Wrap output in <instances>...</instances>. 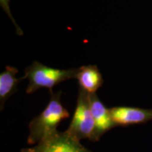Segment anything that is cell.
<instances>
[{
	"label": "cell",
	"mask_w": 152,
	"mask_h": 152,
	"mask_svg": "<svg viewBox=\"0 0 152 152\" xmlns=\"http://www.w3.org/2000/svg\"><path fill=\"white\" fill-rule=\"evenodd\" d=\"M95 131L96 125L91 113L89 94L81 90L68 132L77 138L90 137Z\"/></svg>",
	"instance_id": "cell-3"
},
{
	"label": "cell",
	"mask_w": 152,
	"mask_h": 152,
	"mask_svg": "<svg viewBox=\"0 0 152 152\" xmlns=\"http://www.w3.org/2000/svg\"><path fill=\"white\" fill-rule=\"evenodd\" d=\"M75 79L77 80L82 90L88 94H93L102 86L103 77L95 65L83 66L77 68Z\"/></svg>",
	"instance_id": "cell-6"
},
{
	"label": "cell",
	"mask_w": 152,
	"mask_h": 152,
	"mask_svg": "<svg viewBox=\"0 0 152 152\" xmlns=\"http://www.w3.org/2000/svg\"><path fill=\"white\" fill-rule=\"evenodd\" d=\"M71 133H58L44 139L37 146L26 149V152H89Z\"/></svg>",
	"instance_id": "cell-4"
},
{
	"label": "cell",
	"mask_w": 152,
	"mask_h": 152,
	"mask_svg": "<svg viewBox=\"0 0 152 152\" xmlns=\"http://www.w3.org/2000/svg\"><path fill=\"white\" fill-rule=\"evenodd\" d=\"M61 93L52 94L44 111L30 123V139L43 140L56 132V128L63 120L69 117L68 110L62 105Z\"/></svg>",
	"instance_id": "cell-2"
},
{
	"label": "cell",
	"mask_w": 152,
	"mask_h": 152,
	"mask_svg": "<svg viewBox=\"0 0 152 152\" xmlns=\"http://www.w3.org/2000/svg\"><path fill=\"white\" fill-rule=\"evenodd\" d=\"M0 6H1V9H3V11H4L6 14H7V16H9V18L11 19V20L12 21L13 24L14 25V27H15V29H16L17 35L20 36L23 35V31L21 28H20V26H18V25L16 23L14 16H13L12 14H11V9H10V0H0Z\"/></svg>",
	"instance_id": "cell-9"
},
{
	"label": "cell",
	"mask_w": 152,
	"mask_h": 152,
	"mask_svg": "<svg viewBox=\"0 0 152 152\" xmlns=\"http://www.w3.org/2000/svg\"><path fill=\"white\" fill-rule=\"evenodd\" d=\"M114 124L128 125L140 124L152 120V110L140 108L117 106L110 109Z\"/></svg>",
	"instance_id": "cell-5"
},
{
	"label": "cell",
	"mask_w": 152,
	"mask_h": 152,
	"mask_svg": "<svg viewBox=\"0 0 152 152\" xmlns=\"http://www.w3.org/2000/svg\"><path fill=\"white\" fill-rule=\"evenodd\" d=\"M89 102L91 113L96 125V132H104L115 125L112 119L110 109H108L104 105L95 94H89Z\"/></svg>",
	"instance_id": "cell-7"
},
{
	"label": "cell",
	"mask_w": 152,
	"mask_h": 152,
	"mask_svg": "<svg viewBox=\"0 0 152 152\" xmlns=\"http://www.w3.org/2000/svg\"><path fill=\"white\" fill-rule=\"evenodd\" d=\"M76 72L77 68L57 69L34 61L25 69V75L21 78L28 80L29 83L26 92L32 94L41 88L52 91V88L62 82L75 78Z\"/></svg>",
	"instance_id": "cell-1"
},
{
	"label": "cell",
	"mask_w": 152,
	"mask_h": 152,
	"mask_svg": "<svg viewBox=\"0 0 152 152\" xmlns=\"http://www.w3.org/2000/svg\"><path fill=\"white\" fill-rule=\"evenodd\" d=\"M18 69L13 66H7L5 70L0 74V99L1 105L10 95L17 90L19 82L22 78H17Z\"/></svg>",
	"instance_id": "cell-8"
}]
</instances>
